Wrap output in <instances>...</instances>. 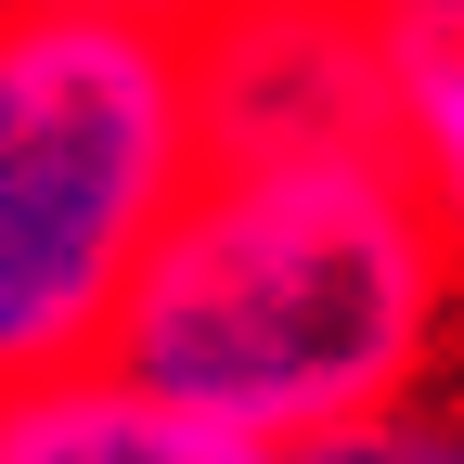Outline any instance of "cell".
Segmentation results:
<instances>
[{"label": "cell", "instance_id": "cell-4", "mask_svg": "<svg viewBox=\"0 0 464 464\" xmlns=\"http://www.w3.org/2000/svg\"><path fill=\"white\" fill-rule=\"evenodd\" d=\"M0 464H284L246 426L181 413L168 387H142L130 362H39L0 374Z\"/></svg>", "mask_w": 464, "mask_h": 464}, {"label": "cell", "instance_id": "cell-5", "mask_svg": "<svg viewBox=\"0 0 464 464\" xmlns=\"http://www.w3.org/2000/svg\"><path fill=\"white\" fill-rule=\"evenodd\" d=\"M387 142L464 246V0H387Z\"/></svg>", "mask_w": 464, "mask_h": 464}, {"label": "cell", "instance_id": "cell-3", "mask_svg": "<svg viewBox=\"0 0 464 464\" xmlns=\"http://www.w3.org/2000/svg\"><path fill=\"white\" fill-rule=\"evenodd\" d=\"M207 155H400L387 142V0H194Z\"/></svg>", "mask_w": 464, "mask_h": 464}, {"label": "cell", "instance_id": "cell-2", "mask_svg": "<svg viewBox=\"0 0 464 464\" xmlns=\"http://www.w3.org/2000/svg\"><path fill=\"white\" fill-rule=\"evenodd\" d=\"M207 181L194 52L155 14H0V374L91 362Z\"/></svg>", "mask_w": 464, "mask_h": 464}, {"label": "cell", "instance_id": "cell-7", "mask_svg": "<svg viewBox=\"0 0 464 464\" xmlns=\"http://www.w3.org/2000/svg\"><path fill=\"white\" fill-rule=\"evenodd\" d=\"M65 14H155V26H194V0H65Z\"/></svg>", "mask_w": 464, "mask_h": 464}, {"label": "cell", "instance_id": "cell-8", "mask_svg": "<svg viewBox=\"0 0 464 464\" xmlns=\"http://www.w3.org/2000/svg\"><path fill=\"white\" fill-rule=\"evenodd\" d=\"M0 14H14V0H0Z\"/></svg>", "mask_w": 464, "mask_h": 464}, {"label": "cell", "instance_id": "cell-1", "mask_svg": "<svg viewBox=\"0 0 464 464\" xmlns=\"http://www.w3.org/2000/svg\"><path fill=\"white\" fill-rule=\"evenodd\" d=\"M451 284L464 246L439 232L400 155H207L103 362H130L207 426L297 451L426 387Z\"/></svg>", "mask_w": 464, "mask_h": 464}, {"label": "cell", "instance_id": "cell-6", "mask_svg": "<svg viewBox=\"0 0 464 464\" xmlns=\"http://www.w3.org/2000/svg\"><path fill=\"white\" fill-rule=\"evenodd\" d=\"M284 464H464V413L400 400V413H362V426H335V439H297Z\"/></svg>", "mask_w": 464, "mask_h": 464}]
</instances>
